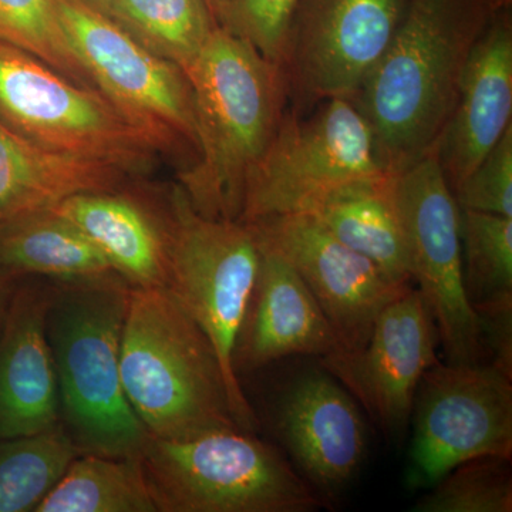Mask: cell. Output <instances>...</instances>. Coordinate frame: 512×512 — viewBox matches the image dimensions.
I'll use <instances>...</instances> for the list:
<instances>
[{
    "label": "cell",
    "instance_id": "cell-18",
    "mask_svg": "<svg viewBox=\"0 0 512 512\" xmlns=\"http://www.w3.org/2000/svg\"><path fill=\"white\" fill-rule=\"evenodd\" d=\"M50 289L16 288L0 328V440L62 426L46 332Z\"/></svg>",
    "mask_w": 512,
    "mask_h": 512
},
{
    "label": "cell",
    "instance_id": "cell-10",
    "mask_svg": "<svg viewBox=\"0 0 512 512\" xmlns=\"http://www.w3.org/2000/svg\"><path fill=\"white\" fill-rule=\"evenodd\" d=\"M410 278L429 308L447 363H483V330L464 284L461 211L436 148L396 177Z\"/></svg>",
    "mask_w": 512,
    "mask_h": 512
},
{
    "label": "cell",
    "instance_id": "cell-32",
    "mask_svg": "<svg viewBox=\"0 0 512 512\" xmlns=\"http://www.w3.org/2000/svg\"><path fill=\"white\" fill-rule=\"evenodd\" d=\"M16 278L18 276L10 274L9 271L0 266V328H2L3 320L6 318L13 293L16 291Z\"/></svg>",
    "mask_w": 512,
    "mask_h": 512
},
{
    "label": "cell",
    "instance_id": "cell-23",
    "mask_svg": "<svg viewBox=\"0 0 512 512\" xmlns=\"http://www.w3.org/2000/svg\"><path fill=\"white\" fill-rule=\"evenodd\" d=\"M35 512H157L140 458L80 454Z\"/></svg>",
    "mask_w": 512,
    "mask_h": 512
},
{
    "label": "cell",
    "instance_id": "cell-12",
    "mask_svg": "<svg viewBox=\"0 0 512 512\" xmlns=\"http://www.w3.org/2000/svg\"><path fill=\"white\" fill-rule=\"evenodd\" d=\"M410 0H301L284 72L296 110L352 99L406 15Z\"/></svg>",
    "mask_w": 512,
    "mask_h": 512
},
{
    "label": "cell",
    "instance_id": "cell-14",
    "mask_svg": "<svg viewBox=\"0 0 512 512\" xmlns=\"http://www.w3.org/2000/svg\"><path fill=\"white\" fill-rule=\"evenodd\" d=\"M437 330L419 289L397 296L373 325L359 352L332 353L322 365L365 407L390 440L402 441L424 373L439 362Z\"/></svg>",
    "mask_w": 512,
    "mask_h": 512
},
{
    "label": "cell",
    "instance_id": "cell-20",
    "mask_svg": "<svg viewBox=\"0 0 512 512\" xmlns=\"http://www.w3.org/2000/svg\"><path fill=\"white\" fill-rule=\"evenodd\" d=\"M124 175L111 165L39 146L0 123V222L80 192L117 191Z\"/></svg>",
    "mask_w": 512,
    "mask_h": 512
},
{
    "label": "cell",
    "instance_id": "cell-3",
    "mask_svg": "<svg viewBox=\"0 0 512 512\" xmlns=\"http://www.w3.org/2000/svg\"><path fill=\"white\" fill-rule=\"evenodd\" d=\"M130 285L117 274L50 289L46 332L62 426L82 453L141 458L150 434L131 409L120 373Z\"/></svg>",
    "mask_w": 512,
    "mask_h": 512
},
{
    "label": "cell",
    "instance_id": "cell-34",
    "mask_svg": "<svg viewBox=\"0 0 512 512\" xmlns=\"http://www.w3.org/2000/svg\"><path fill=\"white\" fill-rule=\"evenodd\" d=\"M494 9L503 8V6L511 5V0H487Z\"/></svg>",
    "mask_w": 512,
    "mask_h": 512
},
{
    "label": "cell",
    "instance_id": "cell-30",
    "mask_svg": "<svg viewBox=\"0 0 512 512\" xmlns=\"http://www.w3.org/2000/svg\"><path fill=\"white\" fill-rule=\"evenodd\" d=\"M461 210L512 218V126L454 192Z\"/></svg>",
    "mask_w": 512,
    "mask_h": 512
},
{
    "label": "cell",
    "instance_id": "cell-7",
    "mask_svg": "<svg viewBox=\"0 0 512 512\" xmlns=\"http://www.w3.org/2000/svg\"><path fill=\"white\" fill-rule=\"evenodd\" d=\"M383 174L392 173L348 97L319 101L309 116L286 111L249 177L241 221L305 212L340 185Z\"/></svg>",
    "mask_w": 512,
    "mask_h": 512
},
{
    "label": "cell",
    "instance_id": "cell-27",
    "mask_svg": "<svg viewBox=\"0 0 512 512\" xmlns=\"http://www.w3.org/2000/svg\"><path fill=\"white\" fill-rule=\"evenodd\" d=\"M414 512H511L510 458L485 456L460 464L413 505Z\"/></svg>",
    "mask_w": 512,
    "mask_h": 512
},
{
    "label": "cell",
    "instance_id": "cell-11",
    "mask_svg": "<svg viewBox=\"0 0 512 512\" xmlns=\"http://www.w3.org/2000/svg\"><path fill=\"white\" fill-rule=\"evenodd\" d=\"M406 484L427 490L477 457L512 458V377L491 363L431 366L412 412Z\"/></svg>",
    "mask_w": 512,
    "mask_h": 512
},
{
    "label": "cell",
    "instance_id": "cell-4",
    "mask_svg": "<svg viewBox=\"0 0 512 512\" xmlns=\"http://www.w3.org/2000/svg\"><path fill=\"white\" fill-rule=\"evenodd\" d=\"M120 373L131 409L154 439L241 430L211 340L167 288L130 286Z\"/></svg>",
    "mask_w": 512,
    "mask_h": 512
},
{
    "label": "cell",
    "instance_id": "cell-9",
    "mask_svg": "<svg viewBox=\"0 0 512 512\" xmlns=\"http://www.w3.org/2000/svg\"><path fill=\"white\" fill-rule=\"evenodd\" d=\"M0 123L39 146L140 174L154 150L96 90L0 39Z\"/></svg>",
    "mask_w": 512,
    "mask_h": 512
},
{
    "label": "cell",
    "instance_id": "cell-26",
    "mask_svg": "<svg viewBox=\"0 0 512 512\" xmlns=\"http://www.w3.org/2000/svg\"><path fill=\"white\" fill-rule=\"evenodd\" d=\"M60 5L62 0H0V39L43 60L72 82L96 90L67 40Z\"/></svg>",
    "mask_w": 512,
    "mask_h": 512
},
{
    "label": "cell",
    "instance_id": "cell-35",
    "mask_svg": "<svg viewBox=\"0 0 512 512\" xmlns=\"http://www.w3.org/2000/svg\"><path fill=\"white\" fill-rule=\"evenodd\" d=\"M86 2L90 3L94 8L101 10L107 5V3H110L111 0H86Z\"/></svg>",
    "mask_w": 512,
    "mask_h": 512
},
{
    "label": "cell",
    "instance_id": "cell-5",
    "mask_svg": "<svg viewBox=\"0 0 512 512\" xmlns=\"http://www.w3.org/2000/svg\"><path fill=\"white\" fill-rule=\"evenodd\" d=\"M140 460L157 512H311L325 504L275 447L249 431L151 437Z\"/></svg>",
    "mask_w": 512,
    "mask_h": 512
},
{
    "label": "cell",
    "instance_id": "cell-17",
    "mask_svg": "<svg viewBox=\"0 0 512 512\" xmlns=\"http://www.w3.org/2000/svg\"><path fill=\"white\" fill-rule=\"evenodd\" d=\"M258 244V275L232 355L237 376L284 357L322 359L338 350L325 313L298 272L281 255Z\"/></svg>",
    "mask_w": 512,
    "mask_h": 512
},
{
    "label": "cell",
    "instance_id": "cell-19",
    "mask_svg": "<svg viewBox=\"0 0 512 512\" xmlns=\"http://www.w3.org/2000/svg\"><path fill=\"white\" fill-rule=\"evenodd\" d=\"M96 245L134 288H165L164 227L136 201L116 191L80 192L50 207Z\"/></svg>",
    "mask_w": 512,
    "mask_h": 512
},
{
    "label": "cell",
    "instance_id": "cell-1",
    "mask_svg": "<svg viewBox=\"0 0 512 512\" xmlns=\"http://www.w3.org/2000/svg\"><path fill=\"white\" fill-rule=\"evenodd\" d=\"M494 10L487 0H410L392 42L350 99L389 173L436 148L471 47Z\"/></svg>",
    "mask_w": 512,
    "mask_h": 512
},
{
    "label": "cell",
    "instance_id": "cell-28",
    "mask_svg": "<svg viewBox=\"0 0 512 512\" xmlns=\"http://www.w3.org/2000/svg\"><path fill=\"white\" fill-rule=\"evenodd\" d=\"M464 284L471 303L512 292V218L461 210Z\"/></svg>",
    "mask_w": 512,
    "mask_h": 512
},
{
    "label": "cell",
    "instance_id": "cell-22",
    "mask_svg": "<svg viewBox=\"0 0 512 512\" xmlns=\"http://www.w3.org/2000/svg\"><path fill=\"white\" fill-rule=\"evenodd\" d=\"M0 266L18 278L45 275L60 282L116 274L96 245L50 208L0 222Z\"/></svg>",
    "mask_w": 512,
    "mask_h": 512
},
{
    "label": "cell",
    "instance_id": "cell-8",
    "mask_svg": "<svg viewBox=\"0 0 512 512\" xmlns=\"http://www.w3.org/2000/svg\"><path fill=\"white\" fill-rule=\"evenodd\" d=\"M62 22L94 89L156 151L197 158L192 90L184 70L154 55L86 0H62Z\"/></svg>",
    "mask_w": 512,
    "mask_h": 512
},
{
    "label": "cell",
    "instance_id": "cell-15",
    "mask_svg": "<svg viewBox=\"0 0 512 512\" xmlns=\"http://www.w3.org/2000/svg\"><path fill=\"white\" fill-rule=\"evenodd\" d=\"M511 5L495 9L471 47L456 106L436 146L451 191L512 126Z\"/></svg>",
    "mask_w": 512,
    "mask_h": 512
},
{
    "label": "cell",
    "instance_id": "cell-6",
    "mask_svg": "<svg viewBox=\"0 0 512 512\" xmlns=\"http://www.w3.org/2000/svg\"><path fill=\"white\" fill-rule=\"evenodd\" d=\"M164 237L165 288L211 340L235 423L254 433L258 419L232 366L261 259L254 229L247 222L204 217L177 187L165 218Z\"/></svg>",
    "mask_w": 512,
    "mask_h": 512
},
{
    "label": "cell",
    "instance_id": "cell-16",
    "mask_svg": "<svg viewBox=\"0 0 512 512\" xmlns=\"http://www.w3.org/2000/svg\"><path fill=\"white\" fill-rule=\"evenodd\" d=\"M276 427L291 456L312 485L335 497L365 463V419L352 396L332 377L309 373L281 400Z\"/></svg>",
    "mask_w": 512,
    "mask_h": 512
},
{
    "label": "cell",
    "instance_id": "cell-2",
    "mask_svg": "<svg viewBox=\"0 0 512 512\" xmlns=\"http://www.w3.org/2000/svg\"><path fill=\"white\" fill-rule=\"evenodd\" d=\"M183 70L194 99L198 154L180 174L181 190L204 217L241 221L249 177L285 113L284 69L217 25Z\"/></svg>",
    "mask_w": 512,
    "mask_h": 512
},
{
    "label": "cell",
    "instance_id": "cell-25",
    "mask_svg": "<svg viewBox=\"0 0 512 512\" xmlns=\"http://www.w3.org/2000/svg\"><path fill=\"white\" fill-rule=\"evenodd\" d=\"M80 454L63 426L0 440V512L35 511Z\"/></svg>",
    "mask_w": 512,
    "mask_h": 512
},
{
    "label": "cell",
    "instance_id": "cell-13",
    "mask_svg": "<svg viewBox=\"0 0 512 512\" xmlns=\"http://www.w3.org/2000/svg\"><path fill=\"white\" fill-rule=\"evenodd\" d=\"M247 224L258 241L281 255L308 286L338 340L335 353L359 352L379 313L410 288L332 237L306 212Z\"/></svg>",
    "mask_w": 512,
    "mask_h": 512
},
{
    "label": "cell",
    "instance_id": "cell-21",
    "mask_svg": "<svg viewBox=\"0 0 512 512\" xmlns=\"http://www.w3.org/2000/svg\"><path fill=\"white\" fill-rule=\"evenodd\" d=\"M394 174L340 185L312 205L311 214L332 237L403 284H410L409 254Z\"/></svg>",
    "mask_w": 512,
    "mask_h": 512
},
{
    "label": "cell",
    "instance_id": "cell-33",
    "mask_svg": "<svg viewBox=\"0 0 512 512\" xmlns=\"http://www.w3.org/2000/svg\"><path fill=\"white\" fill-rule=\"evenodd\" d=\"M205 2H207L208 8H210L215 22H217L218 18L222 15V12L228 8V5L232 0H205Z\"/></svg>",
    "mask_w": 512,
    "mask_h": 512
},
{
    "label": "cell",
    "instance_id": "cell-29",
    "mask_svg": "<svg viewBox=\"0 0 512 512\" xmlns=\"http://www.w3.org/2000/svg\"><path fill=\"white\" fill-rule=\"evenodd\" d=\"M299 3L301 0H232L217 25L247 40L259 55L284 69Z\"/></svg>",
    "mask_w": 512,
    "mask_h": 512
},
{
    "label": "cell",
    "instance_id": "cell-31",
    "mask_svg": "<svg viewBox=\"0 0 512 512\" xmlns=\"http://www.w3.org/2000/svg\"><path fill=\"white\" fill-rule=\"evenodd\" d=\"M491 365L512 377V292L495 293L474 302Z\"/></svg>",
    "mask_w": 512,
    "mask_h": 512
},
{
    "label": "cell",
    "instance_id": "cell-24",
    "mask_svg": "<svg viewBox=\"0 0 512 512\" xmlns=\"http://www.w3.org/2000/svg\"><path fill=\"white\" fill-rule=\"evenodd\" d=\"M101 12L181 69L198 56L217 26L205 0H111Z\"/></svg>",
    "mask_w": 512,
    "mask_h": 512
}]
</instances>
